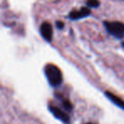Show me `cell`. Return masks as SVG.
Returning a JSON list of instances; mask_svg holds the SVG:
<instances>
[{
    "mask_svg": "<svg viewBox=\"0 0 124 124\" xmlns=\"http://www.w3.org/2000/svg\"><path fill=\"white\" fill-rule=\"evenodd\" d=\"M91 15V9L88 8L87 6L85 7H82L80 9H73L69 13V19L72 20V21H78L80 19H83Z\"/></svg>",
    "mask_w": 124,
    "mask_h": 124,
    "instance_id": "277c9868",
    "label": "cell"
},
{
    "mask_svg": "<svg viewBox=\"0 0 124 124\" xmlns=\"http://www.w3.org/2000/svg\"><path fill=\"white\" fill-rule=\"evenodd\" d=\"M55 26H56V27L58 28L59 30H62V29H64V27H65V23L61 21H57L56 22H55Z\"/></svg>",
    "mask_w": 124,
    "mask_h": 124,
    "instance_id": "9c48e42d",
    "label": "cell"
},
{
    "mask_svg": "<svg viewBox=\"0 0 124 124\" xmlns=\"http://www.w3.org/2000/svg\"><path fill=\"white\" fill-rule=\"evenodd\" d=\"M61 103H62V106L67 111H71L73 109V105L71 103L69 100H66V99H62L61 100Z\"/></svg>",
    "mask_w": 124,
    "mask_h": 124,
    "instance_id": "52a82bcc",
    "label": "cell"
},
{
    "mask_svg": "<svg viewBox=\"0 0 124 124\" xmlns=\"http://www.w3.org/2000/svg\"><path fill=\"white\" fill-rule=\"evenodd\" d=\"M100 2H99V1H96V0H91V1H88V2H86V6L88 8H89V9H91V8H98L100 7Z\"/></svg>",
    "mask_w": 124,
    "mask_h": 124,
    "instance_id": "ba28073f",
    "label": "cell"
},
{
    "mask_svg": "<svg viewBox=\"0 0 124 124\" xmlns=\"http://www.w3.org/2000/svg\"><path fill=\"white\" fill-rule=\"evenodd\" d=\"M40 33L43 39L47 42H51L53 39V27L52 25L48 21H44L40 26Z\"/></svg>",
    "mask_w": 124,
    "mask_h": 124,
    "instance_id": "5b68a950",
    "label": "cell"
},
{
    "mask_svg": "<svg viewBox=\"0 0 124 124\" xmlns=\"http://www.w3.org/2000/svg\"><path fill=\"white\" fill-rule=\"evenodd\" d=\"M84 124H96V123H93V122H86Z\"/></svg>",
    "mask_w": 124,
    "mask_h": 124,
    "instance_id": "8fae6325",
    "label": "cell"
},
{
    "mask_svg": "<svg viewBox=\"0 0 124 124\" xmlns=\"http://www.w3.org/2000/svg\"><path fill=\"white\" fill-rule=\"evenodd\" d=\"M121 45H122V47L124 48V41H123V42H122V43H121Z\"/></svg>",
    "mask_w": 124,
    "mask_h": 124,
    "instance_id": "30bf717a",
    "label": "cell"
},
{
    "mask_svg": "<svg viewBox=\"0 0 124 124\" xmlns=\"http://www.w3.org/2000/svg\"><path fill=\"white\" fill-rule=\"evenodd\" d=\"M105 30L110 35L117 39H122L124 38V23L121 21H104Z\"/></svg>",
    "mask_w": 124,
    "mask_h": 124,
    "instance_id": "7a4b0ae2",
    "label": "cell"
},
{
    "mask_svg": "<svg viewBox=\"0 0 124 124\" xmlns=\"http://www.w3.org/2000/svg\"><path fill=\"white\" fill-rule=\"evenodd\" d=\"M48 110L56 119L60 120L64 124H71V117L66 111L55 105H48Z\"/></svg>",
    "mask_w": 124,
    "mask_h": 124,
    "instance_id": "3957f363",
    "label": "cell"
},
{
    "mask_svg": "<svg viewBox=\"0 0 124 124\" xmlns=\"http://www.w3.org/2000/svg\"><path fill=\"white\" fill-rule=\"evenodd\" d=\"M105 95L107 99H109V100L114 104V105H116L117 107H119L120 109L124 110V100H122L119 96H117L115 93H111V92H110V91H105Z\"/></svg>",
    "mask_w": 124,
    "mask_h": 124,
    "instance_id": "8992f818",
    "label": "cell"
},
{
    "mask_svg": "<svg viewBox=\"0 0 124 124\" xmlns=\"http://www.w3.org/2000/svg\"><path fill=\"white\" fill-rule=\"evenodd\" d=\"M44 74L48 83L54 88L61 85L63 81L61 71L57 66L53 64H48L44 67Z\"/></svg>",
    "mask_w": 124,
    "mask_h": 124,
    "instance_id": "6da1fadb",
    "label": "cell"
}]
</instances>
